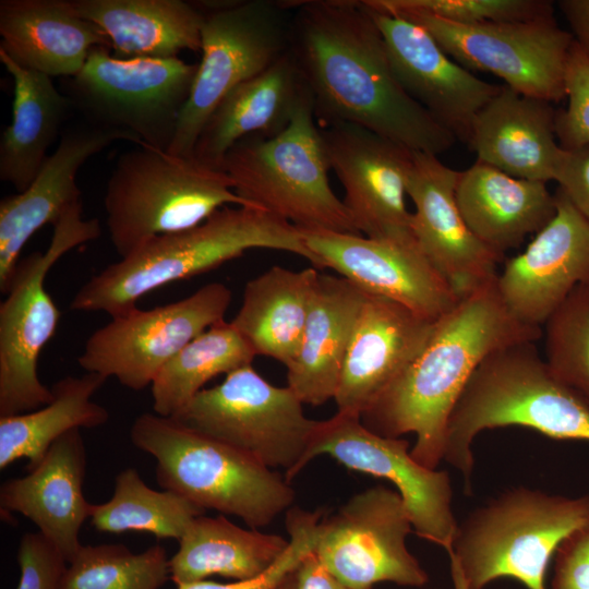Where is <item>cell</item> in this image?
<instances>
[{"label": "cell", "mask_w": 589, "mask_h": 589, "mask_svg": "<svg viewBox=\"0 0 589 589\" xmlns=\"http://www.w3.org/2000/svg\"><path fill=\"white\" fill-rule=\"evenodd\" d=\"M289 51L320 127L350 123L411 151L438 155L456 137L399 84L363 0L291 1Z\"/></svg>", "instance_id": "cell-1"}, {"label": "cell", "mask_w": 589, "mask_h": 589, "mask_svg": "<svg viewBox=\"0 0 589 589\" xmlns=\"http://www.w3.org/2000/svg\"><path fill=\"white\" fill-rule=\"evenodd\" d=\"M541 327L518 321L503 301L497 276L462 296L438 317L417 357L360 417L386 437L416 435L411 456L429 469L443 460L449 417L468 381L492 352L536 342Z\"/></svg>", "instance_id": "cell-2"}, {"label": "cell", "mask_w": 589, "mask_h": 589, "mask_svg": "<svg viewBox=\"0 0 589 589\" xmlns=\"http://www.w3.org/2000/svg\"><path fill=\"white\" fill-rule=\"evenodd\" d=\"M252 249L297 254L318 269L296 226L257 207L229 205L106 266L82 285L70 308L113 317L137 308V300L157 288L206 273Z\"/></svg>", "instance_id": "cell-3"}, {"label": "cell", "mask_w": 589, "mask_h": 589, "mask_svg": "<svg viewBox=\"0 0 589 589\" xmlns=\"http://www.w3.org/2000/svg\"><path fill=\"white\" fill-rule=\"evenodd\" d=\"M519 425L555 440L589 442V406L563 384L534 342L501 348L476 369L449 417L443 460L471 489L474 437L485 429Z\"/></svg>", "instance_id": "cell-4"}, {"label": "cell", "mask_w": 589, "mask_h": 589, "mask_svg": "<svg viewBox=\"0 0 589 589\" xmlns=\"http://www.w3.org/2000/svg\"><path fill=\"white\" fill-rule=\"evenodd\" d=\"M130 437L156 459V480L164 490L205 510L236 516L250 528L266 527L294 501L293 489L279 472L172 418L142 413Z\"/></svg>", "instance_id": "cell-5"}, {"label": "cell", "mask_w": 589, "mask_h": 589, "mask_svg": "<svg viewBox=\"0 0 589 589\" xmlns=\"http://www.w3.org/2000/svg\"><path fill=\"white\" fill-rule=\"evenodd\" d=\"M229 205L254 207L236 194L224 170L145 145L117 158L104 195L106 226L120 259Z\"/></svg>", "instance_id": "cell-6"}, {"label": "cell", "mask_w": 589, "mask_h": 589, "mask_svg": "<svg viewBox=\"0 0 589 589\" xmlns=\"http://www.w3.org/2000/svg\"><path fill=\"white\" fill-rule=\"evenodd\" d=\"M221 169L237 195L299 229L360 235L329 184L330 167L309 88L284 131L241 139Z\"/></svg>", "instance_id": "cell-7"}, {"label": "cell", "mask_w": 589, "mask_h": 589, "mask_svg": "<svg viewBox=\"0 0 589 589\" xmlns=\"http://www.w3.org/2000/svg\"><path fill=\"white\" fill-rule=\"evenodd\" d=\"M589 524V494L568 497L514 488L471 512L452 548L468 589L513 578L528 589H546L548 566L560 544Z\"/></svg>", "instance_id": "cell-8"}, {"label": "cell", "mask_w": 589, "mask_h": 589, "mask_svg": "<svg viewBox=\"0 0 589 589\" xmlns=\"http://www.w3.org/2000/svg\"><path fill=\"white\" fill-rule=\"evenodd\" d=\"M82 212V202L70 208L52 226L46 251L20 260L0 303V417L33 411L53 398L38 376L39 356L60 321L45 280L65 253L101 235L98 219H85Z\"/></svg>", "instance_id": "cell-9"}, {"label": "cell", "mask_w": 589, "mask_h": 589, "mask_svg": "<svg viewBox=\"0 0 589 589\" xmlns=\"http://www.w3.org/2000/svg\"><path fill=\"white\" fill-rule=\"evenodd\" d=\"M196 71L197 64L180 58L120 59L97 47L62 87L83 120L167 152Z\"/></svg>", "instance_id": "cell-10"}, {"label": "cell", "mask_w": 589, "mask_h": 589, "mask_svg": "<svg viewBox=\"0 0 589 589\" xmlns=\"http://www.w3.org/2000/svg\"><path fill=\"white\" fill-rule=\"evenodd\" d=\"M291 1L228 0L204 13L201 61L167 153L191 158L199 135L224 97L261 74L290 48Z\"/></svg>", "instance_id": "cell-11"}, {"label": "cell", "mask_w": 589, "mask_h": 589, "mask_svg": "<svg viewBox=\"0 0 589 589\" xmlns=\"http://www.w3.org/2000/svg\"><path fill=\"white\" fill-rule=\"evenodd\" d=\"M181 424L233 446L267 467L285 469L290 482L302 469L316 420L288 387L272 385L252 364L202 389L171 417Z\"/></svg>", "instance_id": "cell-12"}, {"label": "cell", "mask_w": 589, "mask_h": 589, "mask_svg": "<svg viewBox=\"0 0 589 589\" xmlns=\"http://www.w3.org/2000/svg\"><path fill=\"white\" fill-rule=\"evenodd\" d=\"M231 298L226 285L209 283L184 299L113 316L87 338L79 365L141 390L187 344L225 320Z\"/></svg>", "instance_id": "cell-13"}, {"label": "cell", "mask_w": 589, "mask_h": 589, "mask_svg": "<svg viewBox=\"0 0 589 589\" xmlns=\"http://www.w3.org/2000/svg\"><path fill=\"white\" fill-rule=\"evenodd\" d=\"M412 530L399 493L375 485L321 519L313 552L332 575L356 589L383 581L422 587L428 574L406 544Z\"/></svg>", "instance_id": "cell-14"}, {"label": "cell", "mask_w": 589, "mask_h": 589, "mask_svg": "<svg viewBox=\"0 0 589 589\" xmlns=\"http://www.w3.org/2000/svg\"><path fill=\"white\" fill-rule=\"evenodd\" d=\"M390 15L423 27L468 70L490 72L509 88L550 103L565 97V71L574 38L554 17L458 25L420 13Z\"/></svg>", "instance_id": "cell-15"}, {"label": "cell", "mask_w": 589, "mask_h": 589, "mask_svg": "<svg viewBox=\"0 0 589 589\" xmlns=\"http://www.w3.org/2000/svg\"><path fill=\"white\" fill-rule=\"evenodd\" d=\"M408 448L405 438L369 430L360 414L337 411L316 422L301 469L315 457L328 455L348 469L388 480L408 509L413 531L447 552L458 528L449 474L419 464Z\"/></svg>", "instance_id": "cell-16"}, {"label": "cell", "mask_w": 589, "mask_h": 589, "mask_svg": "<svg viewBox=\"0 0 589 589\" xmlns=\"http://www.w3.org/2000/svg\"><path fill=\"white\" fill-rule=\"evenodd\" d=\"M320 129L358 232L373 239L414 240L405 202L414 151L356 124Z\"/></svg>", "instance_id": "cell-17"}, {"label": "cell", "mask_w": 589, "mask_h": 589, "mask_svg": "<svg viewBox=\"0 0 589 589\" xmlns=\"http://www.w3.org/2000/svg\"><path fill=\"white\" fill-rule=\"evenodd\" d=\"M299 230L318 268H333L370 294L393 300L433 321L460 299L416 240L373 239L323 229Z\"/></svg>", "instance_id": "cell-18"}, {"label": "cell", "mask_w": 589, "mask_h": 589, "mask_svg": "<svg viewBox=\"0 0 589 589\" xmlns=\"http://www.w3.org/2000/svg\"><path fill=\"white\" fill-rule=\"evenodd\" d=\"M554 195V217L497 275L508 310L534 327L544 325L577 286L589 283V221L560 188Z\"/></svg>", "instance_id": "cell-19"}, {"label": "cell", "mask_w": 589, "mask_h": 589, "mask_svg": "<svg viewBox=\"0 0 589 589\" xmlns=\"http://www.w3.org/2000/svg\"><path fill=\"white\" fill-rule=\"evenodd\" d=\"M366 8L401 87L456 140L468 144L474 117L502 86L480 80L454 61L420 25Z\"/></svg>", "instance_id": "cell-20"}, {"label": "cell", "mask_w": 589, "mask_h": 589, "mask_svg": "<svg viewBox=\"0 0 589 589\" xmlns=\"http://www.w3.org/2000/svg\"><path fill=\"white\" fill-rule=\"evenodd\" d=\"M458 176L436 155L413 152L407 195L414 205L411 231L418 247L461 298L495 278L504 255L466 224L456 201Z\"/></svg>", "instance_id": "cell-21"}, {"label": "cell", "mask_w": 589, "mask_h": 589, "mask_svg": "<svg viewBox=\"0 0 589 589\" xmlns=\"http://www.w3.org/2000/svg\"><path fill=\"white\" fill-rule=\"evenodd\" d=\"M117 141L139 145L125 132L85 120L67 127L28 188L0 201V291L4 294L20 262L22 249L43 226H52L81 203L76 182L80 168Z\"/></svg>", "instance_id": "cell-22"}, {"label": "cell", "mask_w": 589, "mask_h": 589, "mask_svg": "<svg viewBox=\"0 0 589 589\" xmlns=\"http://www.w3.org/2000/svg\"><path fill=\"white\" fill-rule=\"evenodd\" d=\"M434 323L366 292L334 397L337 411H366L421 351Z\"/></svg>", "instance_id": "cell-23"}, {"label": "cell", "mask_w": 589, "mask_h": 589, "mask_svg": "<svg viewBox=\"0 0 589 589\" xmlns=\"http://www.w3.org/2000/svg\"><path fill=\"white\" fill-rule=\"evenodd\" d=\"M85 470L84 440L74 429L55 441L26 476L1 484V514L28 518L69 563L82 548L80 530L93 507L83 493Z\"/></svg>", "instance_id": "cell-24"}, {"label": "cell", "mask_w": 589, "mask_h": 589, "mask_svg": "<svg viewBox=\"0 0 589 589\" xmlns=\"http://www.w3.org/2000/svg\"><path fill=\"white\" fill-rule=\"evenodd\" d=\"M555 117L550 101L503 85L474 117L468 145L481 163L546 183L555 180L565 155L556 139Z\"/></svg>", "instance_id": "cell-25"}, {"label": "cell", "mask_w": 589, "mask_h": 589, "mask_svg": "<svg viewBox=\"0 0 589 589\" xmlns=\"http://www.w3.org/2000/svg\"><path fill=\"white\" fill-rule=\"evenodd\" d=\"M0 50L19 65L50 77L75 76L97 47L111 48L70 0H1Z\"/></svg>", "instance_id": "cell-26"}, {"label": "cell", "mask_w": 589, "mask_h": 589, "mask_svg": "<svg viewBox=\"0 0 589 589\" xmlns=\"http://www.w3.org/2000/svg\"><path fill=\"white\" fill-rule=\"evenodd\" d=\"M306 89L288 51L271 68L224 97L204 124L193 157L221 169L226 154L241 139L254 134L272 137L284 131Z\"/></svg>", "instance_id": "cell-27"}, {"label": "cell", "mask_w": 589, "mask_h": 589, "mask_svg": "<svg viewBox=\"0 0 589 589\" xmlns=\"http://www.w3.org/2000/svg\"><path fill=\"white\" fill-rule=\"evenodd\" d=\"M456 201L472 233L502 255L556 213L545 182L516 178L479 160L459 171Z\"/></svg>", "instance_id": "cell-28"}, {"label": "cell", "mask_w": 589, "mask_h": 589, "mask_svg": "<svg viewBox=\"0 0 589 589\" xmlns=\"http://www.w3.org/2000/svg\"><path fill=\"white\" fill-rule=\"evenodd\" d=\"M366 292L342 276L320 274L288 387L303 402L334 399Z\"/></svg>", "instance_id": "cell-29"}, {"label": "cell", "mask_w": 589, "mask_h": 589, "mask_svg": "<svg viewBox=\"0 0 589 589\" xmlns=\"http://www.w3.org/2000/svg\"><path fill=\"white\" fill-rule=\"evenodd\" d=\"M74 12L97 25L120 59H171L201 51L204 14L183 0H70Z\"/></svg>", "instance_id": "cell-30"}, {"label": "cell", "mask_w": 589, "mask_h": 589, "mask_svg": "<svg viewBox=\"0 0 589 589\" xmlns=\"http://www.w3.org/2000/svg\"><path fill=\"white\" fill-rule=\"evenodd\" d=\"M0 61L13 81L12 120L0 137V180L22 192L76 110L52 77L19 65L2 50Z\"/></svg>", "instance_id": "cell-31"}, {"label": "cell", "mask_w": 589, "mask_h": 589, "mask_svg": "<svg viewBox=\"0 0 589 589\" xmlns=\"http://www.w3.org/2000/svg\"><path fill=\"white\" fill-rule=\"evenodd\" d=\"M318 276L314 266L301 271L273 266L247 283L242 304L230 322L255 356L271 357L286 368L292 363Z\"/></svg>", "instance_id": "cell-32"}, {"label": "cell", "mask_w": 589, "mask_h": 589, "mask_svg": "<svg viewBox=\"0 0 589 589\" xmlns=\"http://www.w3.org/2000/svg\"><path fill=\"white\" fill-rule=\"evenodd\" d=\"M178 542V551L169 558L170 578L176 585L212 575L237 580L256 577L281 556L289 539L241 528L224 515H201Z\"/></svg>", "instance_id": "cell-33"}, {"label": "cell", "mask_w": 589, "mask_h": 589, "mask_svg": "<svg viewBox=\"0 0 589 589\" xmlns=\"http://www.w3.org/2000/svg\"><path fill=\"white\" fill-rule=\"evenodd\" d=\"M106 380L91 372L65 376L52 385L53 398L49 404L25 413L0 417V469L26 458V469L31 470L67 432L107 423L108 410L92 400Z\"/></svg>", "instance_id": "cell-34"}, {"label": "cell", "mask_w": 589, "mask_h": 589, "mask_svg": "<svg viewBox=\"0 0 589 589\" xmlns=\"http://www.w3.org/2000/svg\"><path fill=\"white\" fill-rule=\"evenodd\" d=\"M254 357L231 322L212 325L177 352L152 383L154 413L173 417L208 381L251 364Z\"/></svg>", "instance_id": "cell-35"}, {"label": "cell", "mask_w": 589, "mask_h": 589, "mask_svg": "<svg viewBox=\"0 0 589 589\" xmlns=\"http://www.w3.org/2000/svg\"><path fill=\"white\" fill-rule=\"evenodd\" d=\"M205 512L175 492L149 488L136 469L125 468L116 477L111 498L93 504L89 519L100 532L139 531L179 541L190 524Z\"/></svg>", "instance_id": "cell-36"}, {"label": "cell", "mask_w": 589, "mask_h": 589, "mask_svg": "<svg viewBox=\"0 0 589 589\" xmlns=\"http://www.w3.org/2000/svg\"><path fill=\"white\" fill-rule=\"evenodd\" d=\"M169 576V558L159 544L141 553L122 544L82 545L60 589H159Z\"/></svg>", "instance_id": "cell-37"}, {"label": "cell", "mask_w": 589, "mask_h": 589, "mask_svg": "<svg viewBox=\"0 0 589 589\" xmlns=\"http://www.w3.org/2000/svg\"><path fill=\"white\" fill-rule=\"evenodd\" d=\"M545 362L589 406V283L577 286L544 323Z\"/></svg>", "instance_id": "cell-38"}, {"label": "cell", "mask_w": 589, "mask_h": 589, "mask_svg": "<svg viewBox=\"0 0 589 589\" xmlns=\"http://www.w3.org/2000/svg\"><path fill=\"white\" fill-rule=\"evenodd\" d=\"M370 8L387 13H420L458 25L493 22H528L553 16L546 0H364Z\"/></svg>", "instance_id": "cell-39"}, {"label": "cell", "mask_w": 589, "mask_h": 589, "mask_svg": "<svg viewBox=\"0 0 589 589\" xmlns=\"http://www.w3.org/2000/svg\"><path fill=\"white\" fill-rule=\"evenodd\" d=\"M287 514L289 544L281 556L264 573L231 584L205 579L185 582L177 585V589H276L299 567L303 558L314 551L322 517L321 510L308 512L300 508H291Z\"/></svg>", "instance_id": "cell-40"}, {"label": "cell", "mask_w": 589, "mask_h": 589, "mask_svg": "<svg viewBox=\"0 0 589 589\" xmlns=\"http://www.w3.org/2000/svg\"><path fill=\"white\" fill-rule=\"evenodd\" d=\"M567 107L556 110L555 133L569 151L589 143V58L573 41L565 71Z\"/></svg>", "instance_id": "cell-41"}, {"label": "cell", "mask_w": 589, "mask_h": 589, "mask_svg": "<svg viewBox=\"0 0 589 589\" xmlns=\"http://www.w3.org/2000/svg\"><path fill=\"white\" fill-rule=\"evenodd\" d=\"M16 589H60L68 562L41 532H26L19 543Z\"/></svg>", "instance_id": "cell-42"}, {"label": "cell", "mask_w": 589, "mask_h": 589, "mask_svg": "<svg viewBox=\"0 0 589 589\" xmlns=\"http://www.w3.org/2000/svg\"><path fill=\"white\" fill-rule=\"evenodd\" d=\"M553 558L551 589H589V524L569 534Z\"/></svg>", "instance_id": "cell-43"}, {"label": "cell", "mask_w": 589, "mask_h": 589, "mask_svg": "<svg viewBox=\"0 0 589 589\" xmlns=\"http://www.w3.org/2000/svg\"><path fill=\"white\" fill-rule=\"evenodd\" d=\"M555 181L576 209L589 221V143L565 149Z\"/></svg>", "instance_id": "cell-44"}, {"label": "cell", "mask_w": 589, "mask_h": 589, "mask_svg": "<svg viewBox=\"0 0 589 589\" xmlns=\"http://www.w3.org/2000/svg\"><path fill=\"white\" fill-rule=\"evenodd\" d=\"M294 589H356L332 575L314 552L309 553L294 574ZM373 589V588H372Z\"/></svg>", "instance_id": "cell-45"}, {"label": "cell", "mask_w": 589, "mask_h": 589, "mask_svg": "<svg viewBox=\"0 0 589 589\" xmlns=\"http://www.w3.org/2000/svg\"><path fill=\"white\" fill-rule=\"evenodd\" d=\"M557 4L573 31L574 41L589 58V0H561Z\"/></svg>", "instance_id": "cell-46"}, {"label": "cell", "mask_w": 589, "mask_h": 589, "mask_svg": "<svg viewBox=\"0 0 589 589\" xmlns=\"http://www.w3.org/2000/svg\"><path fill=\"white\" fill-rule=\"evenodd\" d=\"M448 556H449V562H450V575H452L454 589H468L456 560L450 554H448Z\"/></svg>", "instance_id": "cell-47"}, {"label": "cell", "mask_w": 589, "mask_h": 589, "mask_svg": "<svg viewBox=\"0 0 589 589\" xmlns=\"http://www.w3.org/2000/svg\"><path fill=\"white\" fill-rule=\"evenodd\" d=\"M296 570L290 574L276 589H294Z\"/></svg>", "instance_id": "cell-48"}]
</instances>
